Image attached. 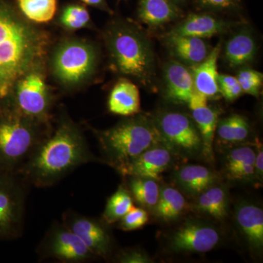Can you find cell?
<instances>
[{"mask_svg": "<svg viewBox=\"0 0 263 263\" xmlns=\"http://www.w3.org/2000/svg\"><path fill=\"white\" fill-rule=\"evenodd\" d=\"M236 78L243 92L259 96L262 85V73L252 69L245 68L239 71Z\"/></svg>", "mask_w": 263, "mask_h": 263, "instance_id": "32", "label": "cell"}, {"mask_svg": "<svg viewBox=\"0 0 263 263\" xmlns=\"http://www.w3.org/2000/svg\"><path fill=\"white\" fill-rule=\"evenodd\" d=\"M78 1L80 2V3L87 7H91V8L105 12V13H108L109 15H114V10L109 6L107 0H78Z\"/></svg>", "mask_w": 263, "mask_h": 263, "instance_id": "37", "label": "cell"}, {"mask_svg": "<svg viewBox=\"0 0 263 263\" xmlns=\"http://www.w3.org/2000/svg\"><path fill=\"white\" fill-rule=\"evenodd\" d=\"M117 262L122 263H147L151 262L149 257L136 249H126L117 254Z\"/></svg>", "mask_w": 263, "mask_h": 263, "instance_id": "35", "label": "cell"}, {"mask_svg": "<svg viewBox=\"0 0 263 263\" xmlns=\"http://www.w3.org/2000/svg\"><path fill=\"white\" fill-rule=\"evenodd\" d=\"M172 162L171 152L162 146H155L145 151L119 170L124 176H137L159 179Z\"/></svg>", "mask_w": 263, "mask_h": 263, "instance_id": "13", "label": "cell"}, {"mask_svg": "<svg viewBox=\"0 0 263 263\" xmlns=\"http://www.w3.org/2000/svg\"><path fill=\"white\" fill-rule=\"evenodd\" d=\"M148 220V213L146 211L134 206L118 221V228L124 231H133L144 226Z\"/></svg>", "mask_w": 263, "mask_h": 263, "instance_id": "33", "label": "cell"}, {"mask_svg": "<svg viewBox=\"0 0 263 263\" xmlns=\"http://www.w3.org/2000/svg\"><path fill=\"white\" fill-rule=\"evenodd\" d=\"M62 221L82 240L98 258L110 257L113 240L107 228L108 224L103 219L98 220L68 209L62 214Z\"/></svg>", "mask_w": 263, "mask_h": 263, "instance_id": "10", "label": "cell"}, {"mask_svg": "<svg viewBox=\"0 0 263 263\" xmlns=\"http://www.w3.org/2000/svg\"><path fill=\"white\" fill-rule=\"evenodd\" d=\"M220 51V44H218L212 48L203 61L192 67L191 73L195 91L208 98H214L219 93L217 62Z\"/></svg>", "mask_w": 263, "mask_h": 263, "instance_id": "16", "label": "cell"}, {"mask_svg": "<svg viewBox=\"0 0 263 263\" xmlns=\"http://www.w3.org/2000/svg\"><path fill=\"white\" fill-rule=\"evenodd\" d=\"M22 15L37 25L51 23L59 10L58 0H14Z\"/></svg>", "mask_w": 263, "mask_h": 263, "instance_id": "23", "label": "cell"}, {"mask_svg": "<svg viewBox=\"0 0 263 263\" xmlns=\"http://www.w3.org/2000/svg\"><path fill=\"white\" fill-rule=\"evenodd\" d=\"M197 209L216 219H224L228 215V209L226 190L221 186L208 188L199 197Z\"/></svg>", "mask_w": 263, "mask_h": 263, "instance_id": "29", "label": "cell"}, {"mask_svg": "<svg viewBox=\"0 0 263 263\" xmlns=\"http://www.w3.org/2000/svg\"><path fill=\"white\" fill-rule=\"evenodd\" d=\"M166 43L175 57L191 65L203 61L212 51L204 39L171 32L166 37Z\"/></svg>", "mask_w": 263, "mask_h": 263, "instance_id": "17", "label": "cell"}, {"mask_svg": "<svg viewBox=\"0 0 263 263\" xmlns=\"http://www.w3.org/2000/svg\"><path fill=\"white\" fill-rule=\"evenodd\" d=\"M53 42L51 32L24 18L14 0H0V108L13 106L15 85L46 64Z\"/></svg>", "mask_w": 263, "mask_h": 263, "instance_id": "1", "label": "cell"}, {"mask_svg": "<svg viewBox=\"0 0 263 263\" xmlns=\"http://www.w3.org/2000/svg\"><path fill=\"white\" fill-rule=\"evenodd\" d=\"M53 124L33 120L13 106L0 108V173H18Z\"/></svg>", "mask_w": 263, "mask_h": 263, "instance_id": "6", "label": "cell"}, {"mask_svg": "<svg viewBox=\"0 0 263 263\" xmlns=\"http://www.w3.org/2000/svg\"><path fill=\"white\" fill-rule=\"evenodd\" d=\"M194 121L201 136L202 150L207 159H213V143L218 124V114L207 105L192 109Z\"/></svg>", "mask_w": 263, "mask_h": 263, "instance_id": "24", "label": "cell"}, {"mask_svg": "<svg viewBox=\"0 0 263 263\" xmlns=\"http://www.w3.org/2000/svg\"><path fill=\"white\" fill-rule=\"evenodd\" d=\"M166 89L170 98L187 103L195 87L191 72L181 62H169L164 68Z\"/></svg>", "mask_w": 263, "mask_h": 263, "instance_id": "18", "label": "cell"}, {"mask_svg": "<svg viewBox=\"0 0 263 263\" xmlns=\"http://www.w3.org/2000/svg\"><path fill=\"white\" fill-rule=\"evenodd\" d=\"M109 67L123 78L154 85L155 57L149 39L131 21L115 17L102 33Z\"/></svg>", "mask_w": 263, "mask_h": 263, "instance_id": "3", "label": "cell"}, {"mask_svg": "<svg viewBox=\"0 0 263 263\" xmlns=\"http://www.w3.org/2000/svg\"><path fill=\"white\" fill-rule=\"evenodd\" d=\"M133 207L134 204L130 193L125 186L120 185L107 200L103 220L109 226L118 222Z\"/></svg>", "mask_w": 263, "mask_h": 263, "instance_id": "30", "label": "cell"}, {"mask_svg": "<svg viewBox=\"0 0 263 263\" xmlns=\"http://www.w3.org/2000/svg\"><path fill=\"white\" fill-rule=\"evenodd\" d=\"M220 235L214 227L197 221L183 224L171 237L170 247L175 252H207L215 248Z\"/></svg>", "mask_w": 263, "mask_h": 263, "instance_id": "12", "label": "cell"}, {"mask_svg": "<svg viewBox=\"0 0 263 263\" xmlns=\"http://www.w3.org/2000/svg\"><path fill=\"white\" fill-rule=\"evenodd\" d=\"M98 159L90 149L82 127L59 108L53 127L19 170L18 174L30 185L50 187L78 167Z\"/></svg>", "mask_w": 263, "mask_h": 263, "instance_id": "2", "label": "cell"}, {"mask_svg": "<svg viewBox=\"0 0 263 263\" xmlns=\"http://www.w3.org/2000/svg\"><path fill=\"white\" fill-rule=\"evenodd\" d=\"M256 152L249 146L238 147L227 157V172L235 179H248L255 173Z\"/></svg>", "mask_w": 263, "mask_h": 263, "instance_id": "26", "label": "cell"}, {"mask_svg": "<svg viewBox=\"0 0 263 263\" xmlns=\"http://www.w3.org/2000/svg\"><path fill=\"white\" fill-rule=\"evenodd\" d=\"M41 260L84 263L98 258L82 240L62 221H54L36 249Z\"/></svg>", "mask_w": 263, "mask_h": 263, "instance_id": "9", "label": "cell"}, {"mask_svg": "<svg viewBox=\"0 0 263 263\" xmlns=\"http://www.w3.org/2000/svg\"><path fill=\"white\" fill-rule=\"evenodd\" d=\"M215 176L210 170L202 165L184 166L176 174V180L189 193H201L215 181Z\"/></svg>", "mask_w": 263, "mask_h": 263, "instance_id": "25", "label": "cell"}, {"mask_svg": "<svg viewBox=\"0 0 263 263\" xmlns=\"http://www.w3.org/2000/svg\"><path fill=\"white\" fill-rule=\"evenodd\" d=\"M218 86L219 93L228 101L236 100L243 93L238 79L234 76L224 74L219 75Z\"/></svg>", "mask_w": 263, "mask_h": 263, "instance_id": "34", "label": "cell"}, {"mask_svg": "<svg viewBox=\"0 0 263 263\" xmlns=\"http://www.w3.org/2000/svg\"><path fill=\"white\" fill-rule=\"evenodd\" d=\"M162 138L172 146L187 152H195L202 146L201 136L195 123L179 112L162 114L156 122Z\"/></svg>", "mask_w": 263, "mask_h": 263, "instance_id": "11", "label": "cell"}, {"mask_svg": "<svg viewBox=\"0 0 263 263\" xmlns=\"http://www.w3.org/2000/svg\"><path fill=\"white\" fill-rule=\"evenodd\" d=\"M53 22L67 34H73L81 29H94L95 27L87 6L79 1L62 5Z\"/></svg>", "mask_w": 263, "mask_h": 263, "instance_id": "22", "label": "cell"}, {"mask_svg": "<svg viewBox=\"0 0 263 263\" xmlns=\"http://www.w3.org/2000/svg\"><path fill=\"white\" fill-rule=\"evenodd\" d=\"M30 187L18 173H0V240H15L23 234Z\"/></svg>", "mask_w": 263, "mask_h": 263, "instance_id": "8", "label": "cell"}, {"mask_svg": "<svg viewBox=\"0 0 263 263\" xmlns=\"http://www.w3.org/2000/svg\"><path fill=\"white\" fill-rule=\"evenodd\" d=\"M235 218L249 245L260 250L263 246V211L251 203H242L235 212Z\"/></svg>", "mask_w": 263, "mask_h": 263, "instance_id": "21", "label": "cell"}, {"mask_svg": "<svg viewBox=\"0 0 263 263\" xmlns=\"http://www.w3.org/2000/svg\"><path fill=\"white\" fill-rule=\"evenodd\" d=\"M91 131L105 161L118 171L145 151L165 142L156 123L138 114L105 130L91 128Z\"/></svg>", "mask_w": 263, "mask_h": 263, "instance_id": "5", "label": "cell"}, {"mask_svg": "<svg viewBox=\"0 0 263 263\" xmlns=\"http://www.w3.org/2000/svg\"><path fill=\"white\" fill-rule=\"evenodd\" d=\"M232 23L205 13H194L172 29L171 33L178 35L197 38L212 37L226 32L232 27Z\"/></svg>", "mask_w": 263, "mask_h": 263, "instance_id": "15", "label": "cell"}, {"mask_svg": "<svg viewBox=\"0 0 263 263\" xmlns=\"http://www.w3.org/2000/svg\"><path fill=\"white\" fill-rule=\"evenodd\" d=\"M185 208L186 200L182 194L175 188L165 186L160 190L158 202L154 209L156 215L168 221L177 219Z\"/></svg>", "mask_w": 263, "mask_h": 263, "instance_id": "27", "label": "cell"}, {"mask_svg": "<svg viewBox=\"0 0 263 263\" xmlns=\"http://www.w3.org/2000/svg\"><path fill=\"white\" fill-rule=\"evenodd\" d=\"M129 177L127 190L132 197L143 207L155 208L160 196V188L156 180L137 176Z\"/></svg>", "mask_w": 263, "mask_h": 263, "instance_id": "28", "label": "cell"}, {"mask_svg": "<svg viewBox=\"0 0 263 263\" xmlns=\"http://www.w3.org/2000/svg\"><path fill=\"white\" fill-rule=\"evenodd\" d=\"M109 112L122 117H132L141 112V98L138 86L127 78L119 79L108 98Z\"/></svg>", "mask_w": 263, "mask_h": 263, "instance_id": "14", "label": "cell"}, {"mask_svg": "<svg viewBox=\"0 0 263 263\" xmlns=\"http://www.w3.org/2000/svg\"><path fill=\"white\" fill-rule=\"evenodd\" d=\"M172 1L176 3V5H179L181 4V3H184L186 0H172Z\"/></svg>", "mask_w": 263, "mask_h": 263, "instance_id": "39", "label": "cell"}, {"mask_svg": "<svg viewBox=\"0 0 263 263\" xmlns=\"http://www.w3.org/2000/svg\"><path fill=\"white\" fill-rule=\"evenodd\" d=\"M137 15L142 23L156 28L176 20L181 11L172 0H139Z\"/></svg>", "mask_w": 263, "mask_h": 263, "instance_id": "20", "label": "cell"}, {"mask_svg": "<svg viewBox=\"0 0 263 263\" xmlns=\"http://www.w3.org/2000/svg\"><path fill=\"white\" fill-rule=\"evenodd\" d=\"M257 151L255 157V173L259 179L262 178L263 173V148L260 143H257Z\"/></svg>", "mask_w": 263, "mask_h": 263, "instance_id": "38", "label": "cell"}, {"mask_svg": "<svg viewBox=\"0 0 263 263\" xmlns=\"http://www.w3.org/2000/svg\"><path fill=\"white\" fill-rule=\"evenodd\" d=\"M101 53L88 38L67 34L53 41L46 60L48 75L65 94L84 89L96 79Z\"/></svg>", "mask_w": 263, "mask_h": 263, "instance_id": "4", "label": "cell"}, {"mask_svg": "<svg viewBox=\"0 0 263 263\" xmlns=\"http://www.w3.org/2000/svg\"><path fill=\"white\" fill-rule=\"evenodd\" d=\"M46 64L37 66L21 78L15 85L13 106L33 120L51 124L54 121L57 96L48 84Z\"/></svg>", "mask_w": 263, "mask_h": 263, "instance_id": "7", "label": "cell"}, {"mask_svg": "<svg viewBox=\"0 0 263 263\" xmlns=\"http://www.w3.org/2000/svg\"><path fill=\"white\" fill-rule=\"evenodd\" d=\"M257 49L252 33L243 29L235 33L227 41L223 48V59L230 67L236 68L253 61Z\"/></svg>", "mask_w": 263, "mask_h": 263, "instance_id": "19", "label": "cell"}, {"mask_svg": "<svg viewBox=\"0 0 263 263\" xmlns=\"http://www.w3.org/2000/svg\"><path fill=\"white\" fill-rule=\"evenodd\" d=\"M216 132L223 141L240 142L247 139L250 128L246 118L233 114L218 122Z\"/></svg>", "mask_w": 263, "mask_h": 263, "instance_id": "31", "label": "cell"}, {"mask_svg": "<svg viewBox=\"0 0 263 263\" xmlns=\"http://www.w3.org/2000/svg\"><path fill=\"white\" fill-rule=\"evenodd\" d=\"M198 3L207 10H226L233 8L236 4V0H198Z\"/></svg>", "mask_w": 263, "mask_h": 263, "instance_id": "36", "label": "cell"}]
</instances>
